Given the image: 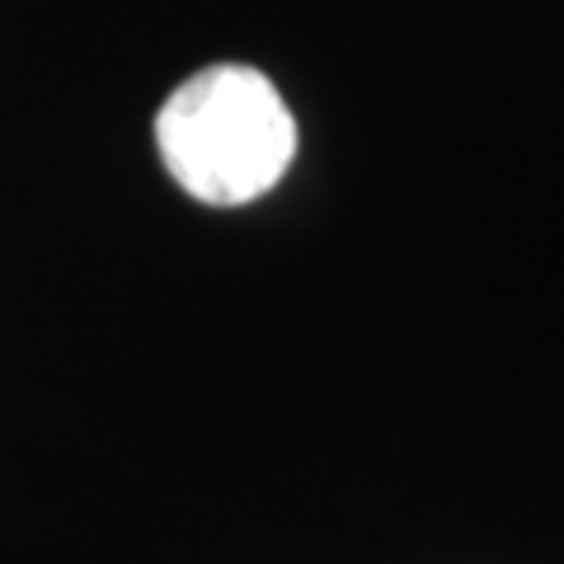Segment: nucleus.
I'll return each instance as SVG.
<instances>
[{
    "label": "nucleus",
    "mask_w": 564,
    "mask_h": 564,
    "mask_svg": "<svg viewBox=\"0 0 564 564\" xmlns=\"http://www.w3.org/2000/svg\"><path fill=\"white\" fill-rule=\"evenodd\" d=\"M161 161L188 198L240 207L263 198L296 155V122L254 66H207L155 113Z\"/></svg>",
    "instance_id": "1"
}]
</instances>
